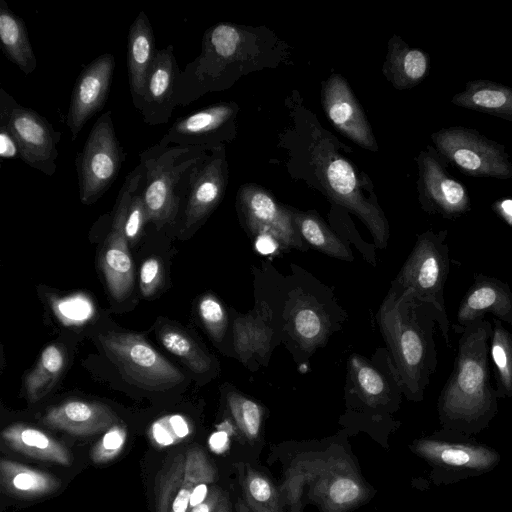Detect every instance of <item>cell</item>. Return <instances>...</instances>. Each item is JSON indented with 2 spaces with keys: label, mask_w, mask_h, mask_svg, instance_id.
<instances>
[{
  "label": "cell",
  "mask_w": 512,
  "mask_h": 512,
  "mask_svg": "<svg viewBox=\"0 0 512 512\" xmlns=\"http://www.w3.org/2000/svg\"><path fill=\"white\" fill-rule=\"evenodd\" d=\"M451 103L512 123V87L489 79L468 81L463 91L453 95Z\"/></svg>",
  "instance_id": "cell-24"
},
{
  "label": "cell",
  "mask_w": 512,
  "mask_h": 512,
  "mask_svg": "<svg viewBox=\"0 0 512 512\" xmlns=\"http://www.w3.org/2000/svg\"><path fill=\"white\" fill-rule=\"evenodd\" d=\"M180 71L173 45L157 50L140 111L144 123L149 125L168 123L177 106L175 90Z\"/></svg>",
  "instance_id": "cell-18"
},
{
  "label": "cell",
  "mask_w": 512,
  "mask_h": 512,
  "mask_svg": "<svg viewBox=\"0 0 512 512\" xmlns=\"http://www.w3.org/2000/svg\"><path fill=\"white\" fill-rule=\"evenodd\" d=\"M299 235L317 250L343 260L352 254L344 243L317 216L310 213H293Z\"/></svg>",
  "instance_id": "cell-31"
},
{
  "label": "cell",
  "mask_w": 512,
  "mask_h": 512,
  "mask_svg": "<svg viewBox=\"0 0 512 512\" xmlns=\"http://www.w3.org/2000/svg\"><path fill=\"white\" fill-rule=\"evenodd\" d=\"M246 493L255 509L274 508L275 493L270 482L262 475L252 472L246 478Z\"/></svg>",
  "instance_id": "cell-40"
},
{
  "label": "cell",
  "mask_w": 512,
  "mask_h": 512,
  "mask_svg": "<svg viewBox=\"0 0 512 512\" xmlns=\"http://www.w3.org/2000/svg\"><path fill=\"white\" fill-rule=\"evenodd\" d=\"M490 357L494 365L497 397H512V333L493 317Z\"/></svg>",
  "instance_id": "cell-30"
},
{
  "label": "cell",
  "mask_w": 512,
  "mask_h": 512,
  "mask_svg": "<svg viewBox=\"0 0 512 512\" xmlns=\"http://www.w3.org/2000/svg\"><path fill=\"white\" fill-rule=\"evenodd\" d=\"M198 312L211 337L216 341L222 340L227 327V315L219 300L212 295L203 296L198 304Z\"/></svg>",
  "instance_id": "cell-39"
},
{
  "label": "cell",
  "mask_w": 512,
  "mask_h": 512,
  "mask_svg": "<svg viewBox=\"0 0 512 512\" xmlns=\"http://www.w3.org/2000/svg\"><path fill=\"white\" fill-rule=\"evenodd\" d=\"M155 36L144 11H140L128 31L127 72L134 107L143 106L147 79L156 57Z\"/></svg>",
  "instance_id": "cell-21"
},
{
  "label": "cell",
  "mask_w": 512,
  "mask_h": 512,
  "mask_svg": "<svg viewBox=\"0 0 512 512\" xmlns=\"http://www.w3.org/2000/svg\"><path fill=\"white\" fill-rule=\"evenodd\" d=\"M158 336L162 345L180 358L189 369L196 373L209 370L210 357L184 331L173 326H163Z\"/></svg>",
  "instance_id": "cell-32"
},
{
  "label": "cell",
  "mask_w": 512,
  "mask_h": 512,
  "mask_svg": "<svg viewBox=\"0 0 512 512\" xmlns=\"http://www.w3.org/2000/svg\"><path fill=\"white\" fill-rule=\"evenodd\" d=\"M144 175L145 167L139 162L126 176L118 193L111 229L102 250L101 267L109 292L116 300H123L133 286V264L128 250L125 223L131 196Z\"/></svg>",
  "instance_id": "cell-13"
},
{
  "label": "cell",
  "mask_w": 512,
  "mask_h": 512,
  "mask_svg": "<svg viewBox=\"0 0 512 512\" xmlns=\"http://www.w3.org/2000/svg\"><path fill=\"white\" fill-rule=\"evenodd\" d=\"M162 281V266L158 259L148 258L140 268V290L144 296H151Z\"/></svg>",
  "instance_id": "cell-42"
},
{
  "label": "cell",
  "mask_w": 512,
  "mask_h": 512,
  "mask_svg": "<svg viewBox=\"0 0 512 512\" xmlns=\"http://www.w3.org/2000/svg\"><path fill=\"white\" fill-rule=\"evenodd\" d=\"M227 404L240 431L250 440L257 438L261 426V407L236 392L227 394Z\"/></svg>",
  "instance_id": "cell-35"
},
{
  "label": "cell",
  "mask_w": 512,
  "mask_h": 512,
  "mask_svg": "<svg viewBox=\"0 0 512 512\" xmlns=\"http://www.w3.org/2000/svg\"><path fill=\"white\" fill-rule=\"evenodd\" d=\"M215 512H229L228 503L224 496H222L220 502L218 503Z\"/></svg>",
  "instance_id": "cell-48"
},
{
  "label": "cell",
  "mask_w": 512,
  "mask_h": 512,
  "mask_svg": "<svg viewBox=\"0 0 512 512\" xmlns=\"http://www.w3.org/2000/svg\"><path fill=\"white\" fill-rule=\"evenodd\" d=\"M0 124L16 139L23 162L47 176L56 173L61 132L35 110L20 105L4 88H0Z\"/></svg>",
  "instance_id": "cell-10"
},
{
  "label": "cell",
  "mask_w": 512,
  "mask_h": 512,
  "mask_svg": "<svg viewBox=\"0 0 512 512\" xmlns=\"http://www.w3.org/2000/svg\"><path fill=\"white\" fill-rule=\"evenodd\" d=\"M227 179L223 146L205 152L187 169L177 188L181 236L194 232L215 210L224 196Z\"/></svg>",
  "instance_id": "cell-7"
},
{
  "label": "cell",
  "mask_w": 512,
  "mask_h": 512,
  "mask_svg": "<svg viewBox=\"0 0 512 512\" xmlns=\"http://www.w3.org/2000/svg\"><path fill=\"white\" fill-rule=\"evenodd\" d=\"M312 160L323 186L332 198L366 224L378 247H385L389 238L388 223L378 205L362 194L352 165L325 146L324 142L314 144Z\"/></svg>",
  "instance_id": "cell-9"
},
{
  "label": "cell",
  "mask_w": 512,
  "mask_h": 512,
  "mask_svg": "<svg viewBox=\"0 0 512 512\" xmlns=\"http://www.w3.org/2000/svg\"><path fill=\"white\" fill-rule=\"evenodd\" d=\"M216 470L197 446L176 453L159 471L155 483L156 512H188L191 496L202 483H212Z\"/></svg>",
  "instance_id": "cell-11"
},
{
  "label": "cell",
  "mask_w": 512,
  "mask_h": 512,
  "mask_svg": "<svg viewBox=\"0 0 512 512\" xmlns=\"http://www.w3.org/2000/svg\"><path fill=\"white\" fill-rule=\"evenodd\" d=\"M64 367L63 349L56 344L47 346L34 369L25 378V391L30 403L39 401L50 392Z\"/></svg>",
  "instance_id": "cell-28"
},
{
  "label": "cell",
  "mask_w": 512,
  "mask_h": 512,
  "mask_svg": "<svg viewBox=\"0 0 512 512\" xmlns=\"http://www.w3.org/2000/svg\"><path fill=\"white\" fill-rule=\"evenodd\" d=\"M125 152L115 133L112 112L93 124L75 160L80 201L90 205L100 199L116 180Z\"/></svg>",
  "instance_id": "cell-8"
},
{
  "label": "cell",
  "mask_w": 512,
  "mask_h": 512,
  "mask_svg": "<svg viewBox=\"0 0 512 512\" xmlns=\"http://www.w3.org/2000/svg\"><path fill=\"white\" fill-rule=\"evenodd\" d=\"M292 327L301 345L308 349L319 344L327 332L322 313L310 304L300 305L293 313Z\"/></svg>",
  "instance_id": "cell-33"
},
{
  "label": "cell",
  "mask_w": 512,
  "mask_h": 512,
  "mask_svg": "<svg viewBox=\"0 0 512 512\" xmlns=\"http://www.w3.org/2000/svg\"><path fill=\"white\" fill-rule=\"evenodd\" d=\"M256 248L261 253H272L281 247L280 244L269 235H257L255 240Z\"/></svg>",
  "instance_id": "cell-46"
},
{
  "label": "cell",
  "mask_w": 512,
  "mask_h": 512,
  "mask_svg": "<svg viewBox=\"0 0 512 512\" xmlns=\"http://www.w3.org/2000/svg\"><path fill=\"white\" fill-rule=\"evenodd\" d=\"M222 493L217 487H213L211 491L208 492L205 500L190 508L188 512H215V509L222 498Z\"/></svg>",
  "instance_id": "cell-44"
},
{
  "label": "cell",
  "mask_w": 512,
  "mask_h": 512,
  "mask_svg": "<svg viewBox=\"0 0 512 512\" xmlns=\"http://www.w3.org/2000/svg\"><path fill=\"white\" fill-rule=\"evenodd\" d=\"M265 319L262 315H246L234 320V347L242 361L268 352L272 330Z\"/></svg>",
  "instance_id": "cell-29"
},
{
  "label": "cell",
  "mask_w": 512,
  "mask_h": 512,
  "mask_svg": "<svg viewBox=\"0 0 512 512\" xmlns=\"http://www.w3.org/2000/svg\"><path fill=\"white\" fill-rule=\"evenodd\" d=\"M415 450L433 464L468 472L488 471L500 460L499 454L486 446L435 439L418 441Z\"/></svg>",
  "instance_id": "cell-22"
},
{
  "label": "cell",
  "mask_w": 512,
  "mask_h": 512,
  "mask_svg": "<svg viewBox=\"0 0 512 512\" xmlns=\"http://www.w3.org/2000/svg\"><path fill=\"white\" fill-rule=\"evenodd\" d=\"M0 485L4 493L20 499H35L52 494L60 487L59 479L22 463L0 461Z\"/></svg>",
  "instance_id": "cell-26"
},
{
  "label": "cell",
  "mask_w": 512,
  "mask_h": 512,
  "mask_svg": "<svg viewBox=\"0 0 512 512\" xmlns=\"http://www.w3.org/2000/svg\"><path fill=\"white\" fill-rule=\"evenodd\" d=\"M448 230H428L420 234L404 263L397 282L419 301L433 307L446 345L450 348V321L446 312L444 287L450 270Z\"/></svg>",
  "instance_id": "cell-3"
},
{
  "label": "cell",
  "mask_w": 512,
  "mask_h": 512,
  "mask_svg": "<svg viewBox=\"0 0 512 512\" xmlns=\"http://www.w3.org/2000/svg\"><path fill=\"white\" fill-rule=\"evenodd\" d=\"M3 442L11 449L28 457L69 466L72 455L58 440L35 427L14 423L1 433Z\"/></svg>",
  "instance_id": "cell-23"
},
{
  "label": "cell",
  "mask_w": 512,
  "mask_h": 512,
  "mask_svg": "<svg viewBox=\"0 0 512 512\" xmlns=\"http://www.w3.org/2000/svg\"><path fill=\"white\" fill-rule=\"evenodd\" d=\"M260 512H276L274 508H266L261 510Z\"/></svg>",
  "instance_id": "cell-49"
},
{
  "label": "cell",
  "mask_w": 512,
  "mask_h": 512,
  "mask_svg": "<svg viewBox=\"0 0 512 512\" xmlns=\"http://www.w3.org/2000/svg\"><path fill=\"white\" fill-rule=\"evenodd\" d=\"M416 161L419 202L425 212L455 220L471 210L466 185L449 173L448 163L434 146L428 145Z\"/></svg>",
  "instance_id": "cell-12"
},
{
  "label": "cell",
  "mask_w": 512,
  "mask_h": 512,
  "mask_svg": "<svg viewBox=\"0 0 512 512\" xmlns=\"http://www.w3.org/2000/svg\"><path fill=\"white\" fill-rule=\"evenodd\" d=\"M322 105L337 130L363 148L378 149L367 118L342 76L334 74L325 82Z\"/></svg>",
  "instance_id": "cell-17"
},
{
  "label": "cell",
  "mask_w": 512,
  "mask_h": 512,
  "mask_svg": "<svg viewBox=\"0 0 512 512\" xmlns=\"http://www.w3.org/2000/svg\"><path fill=\"white\" fill-rule=\"evenodd\" d=\"M126 439L125 427L119 423L115 424L94 444L90 451L91 460L98 465L114 460L123 450Z\"/></svg>",
  "instance_id": "cell-37"
},
{
  "label": "cell",
  "mask_w": 512,
  "mask_h": 512,
  "mask_svg": "<svg viewBox=\"0 0 512 512\" xmlns=\"http://www.w3.org/2000/svg\"><path fill=\"white\" fill-rule=\"evenodd\" d=\"M191 433L192 425L186 417L171 414L153 422L148 430V437L154 447L162 449L184 441Z\"/></svg>",
  "instance_id": "cell-34"
},
{
  "label": "cell",
  "mask_w": 512,
  "mask_h": 512,
  "mask_svg": "<svg viewBox=\"0 0 512 512\" xmlns=\"http://www.w3.org/2000/svg\"><path fill=\"white\" fill-rule=\"evenodd\" d=\"M488 313L512 325V290L507 282L498 278L475 274L456 313L460 332L470 323L484 319Z\"/></svg>",
  "instance_id": "cell-19"
},
{
  "label": "cell",
  "mask_w": 512,
  "mask_h": 512,
  "mask_svg": "<svg viewBox=\"0 0 512 512\" xmlns=\"http://www.w3.org/2000/svg\"><path fill=\"white\" fill-rule=\"evenodd\" d=\"M438 153L462 174L471 177L512 178V161L503 144L463 126L441 128L431 134Z\"/></svg>",
  "instance_id": "cell-6"
},
{
  "label": "cell",
  "mask_w": 512,
  "mask_h": 512,
  "mask_svg": "<svg viewBox=\"0 0 512 512\" xmlns=\"http://www.w3.org/2000/svg\"><path fill=\"white\" fill-rule=\"evenodd\" d=\"M491 334L486 319L461 330L453 369L438 400L440 420L448 428L476 431L497 413L489 367Z\"/></svg>",
  "instance_id": "cell-1"
},
{
  "label": "cell",
  "mask_w": 512,
  "mask_h": 512,
  "mask_svg": "<svg viewBox=\"0 0 512 512\" xmlns=\"http://www.w3.org/2000/svg\"><path fill=\"white\" fill-rule=\"evenodd\" d=\"M493 212L512 227V198L504 197L493 202Z\"/></svg>",
  "instance_id": "cell-45"
},
{
  "label": "cell",
  "mask_w": 512,
  "mask_h": 512,
  "mask_svg": "<svg viewBox=\"0 0 512 512\" xmlns=\"http://www.w3.org/2000/svg\"><path fill=\"white\" fill-rule=\"evenodd\" d=\"M430 67L431 60L427 52L410 47L398 36L390 40L384 73L395 88L402 90L415 87L428 76Z\"/></svg>",
  "instance_id": "cell-25"
},
{
  "label": "cell",
  "mask_w": 512,
  "mask_h": 512,
  "mask_svg": "<svg viewBox=\"0 0 512 512\" xmlns=\"http://www.w3.org/2000/svg\"><path fill=\"white\" fill-rule=\"evenodd\" d=\"M237 203L246 226L255 236L269 235L281 247H301L293 213L279 205L267 191L256 185H243Z\"/></svg>",
  "instance_id": "cell-14"
},
{
  "label": "cell",
  "mask_w": 512,
  "mask_h": 512,
  "mask_svg": "<svg viewBox=\"0 0 512 512\" xmlns=\"http://www.w3.org/2000/svg\"><path fill=\"white\" fill-rule=\"evenodd\" d=\"M349 363L354 383L367 401H378L387 395V382L375 368L357 355L352 356Z\"/></svg>",
  "instance_id": "cell-36"
},
{
  "label": "cell",
  "mask_w": 512,
  "mask_h": 512,
  "mask_svg": "<svg viewBox=\"0 0 512 512\" xmlns=\"http://www.w3.org/2000/svg\"><path fill=\"white\" fill-rule=\"evenodd\" d=\"M212 443L214 447H222L227 442V436L223 432H219L213 436Z\"/></svg>",
  "instance_id": "cell-47"
},
{
  "label": "cell",
  "mask_w": 512,
  "mask_h": 512,
  "mask_svg": "<svg viewBox=\"0 0 512 512\" xmlns=\"http://www.w3.org/2000/svg\"><path fill=\"white\" fill-rule=\"evenodd\" d=\"M0 42L5 57L24 74L33 73L37 60L30 43L25 22L0 0Z\"/></svg>",
  "instance_id": "cell-27"
},
{
  "label": "cell",
  "mask_w": 512,
  "mask_h": 512,
  "mask_svg": "<svg viewBox=\"0 0 512 512\" xmlns=\"http://www.w3.org/2000/svg\"><path fill=\"white\" fill-rule=\"evenodd\" d=\"M106 356L128 383L148 391H166L184 381V375L141 335L109 332L98 336Z\"/></svg>",
  "instance_id": "cell-5"
},
{
  "label": "cell",
  "mask_w": 512,
  "mask_h": 512,
  "mask_svg": "<svg viewBox=\"0 0 512 512\" xmlns=\"http://www.w3.org/2000/svg\"><path fill=\"white\" fill-rule=\"evenodd\" d=\"M119 421L107 405L82 400L66 401L50 408L42 417L46 426L76 436L106 432Z\"/></svg>",
  "instance_id": "cell-20"
},
{
  "label": "cell",
  "mask_w": 512,
  "mask_h": 512,
  "mask_svg": "<svg viewBox=\"0 0 512 512\" xmlns=\"http://www.w3.org/2000/svg\"><path fill=\"white\" fill-rule=\"evenodd\" d=\"M145 175L134 190L127 210L125 234L128 242L134 243L140 237L148 223L147 210L144 201Z\"/></svg>",
  "instance_id": "cell-38"
},
{
  "label": "cell",
  "mask_w": 512,
  "mask_h": 512,
  "mask_svg": "<svg viewBox=\"0 0 512 512\" xmlns=\"http://www.w3.org/2000/svg\"><path fill=\"white\" fill-rule=\"evenodd\" d=\"M237 111L233 103H217L177 118L161 138V146L203 148L219 147L225 138ZM222 146V145H221Z\"/></svg>",
  "instance_id": "cell-15"
},
{
  "label": "cell",
  "mask_w": 512,
  "mask_h": 512,
  "mask_svg": "<svg viewBox=\"0 0 512 512\" xmlns=\"http://www.w3.org/2000/svg\"><path fill=\"white\" fill-rule=\"evenodd\" d=\"M362 489L359 484L348 476L335 478L328 487L327 496L335 505L353 504L361 496Z\"/></svg>",
  "instance_id": "cell-41"
},
{
  "label": "cell",
  "mask_w": 512,
  "mask_h": 512,
  "mask_svg": "<svg viewBox=\"0 0 512 512\" xmlns=\"http://www.w3.org/2000/svg\"><path fill=\"white\" fill-rule=\"evenodd\" d=\"M0 158L5 159H21L19 145L5 125L0 124Z\"/></svg>",
  "instance_id": "cell-43"
},
{
  "label": "cell",
  "mask_w": 512,
  "mask_h": 512,
  "mask_svg": "<svg viewBox=\"0 0 512 512\" xmlns=\"http://www.w3.org/2000/svg\"><path fill=\"white\" fill-rule=\"evenodd\" d=\"M207 150L152 145L140 153L145 167L144 201L148 223L157 230L176 221L178 184L187 169Z\"/></svg>",
  "instance_id": "cell-4"
},
{
  "label": "cell",
  "mask_w": 512,
  "mask_h": 512,
  "mask_svg": "<svg viewBox=\"0 0 512 512\" xmlns=\"http://www.w3.org/2000/svg\"><path fill=\"white\" fill-rule=\"evenodd\" d=\"M115 68L111 53L99 55L78 75L71 93L66 124L75 140L84 125L106 103Z\"/></svg>",
  "instance_id": "cell-16"
},
{
  "label": "cell",
  "mask_w": 512,
  "mask_h": 512,
  "mask_svg": "<svg viewBox=\"0 0 512 512\" xmlns=\"http://www.w3.org/2000/svg\"><path fill=\"white\" fill-rule=\"evenodd\" d=\"M390 294L384 301L381 326L391 348L400 383L409 397L419 400L437 365L434 341L438 315L430 305L408 290Z\"/></svg>",
  "instance_id": "cell-2"
}]
</instances>
